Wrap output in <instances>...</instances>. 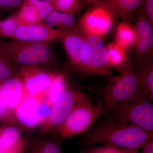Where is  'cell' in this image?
<instances>
[{"mask_svg": "<svg viewBox=\"0 0 153 153\" xmlns=\"http://www.w3.org/2000/svg\"><path fill=\"white\" fill-rule=\"evenodd\" d=\"M153 139V132L116 118L97 127L86 134L82 141L89 146L102 143L137 150Z\"/></svg>", "mask_w": 153, "mask_h": 153, "instance_id": "cell-1", "label": "cell"}, {"mask_svg": "<svg viewBox=\"0 0 153 153\" xmlns=\"http://www.w3.org/2000/svg\"><path fill=\"white\" fill-rule=\"evenodd\" d=\"M52 44V41H0V49L2 57L19 68L39 66L55 61L56 56Z\"/></svg>", "mask_w": 153, "mask_h": 153, "instance_id": "cell-2", "label": "cell"}, {"mask_svg": "<svg viewBox=\"0 0 153 153\" xmlns=\"http://www.w3.org/2000/svg\"><path fill=\"white\" fill-rule=\"evenodd\" d=\"M118 67L120 74L110 77L109 81L102 92L105 110L128 100L140 91L135 65L129 53L126 52L124 60Z\"/></svg>", "mask_w": 153, "mask_h": 153, "instance_id": "cell-3", "label": "cell"}, {"mask_svg": "<svg viewBox=\"0 0 153 153\" xmlns=\"http://www.w3.org/2000/svg\"><path fill=\"white\" fill-rule=\"evenodd\" d=\"M101 105H94L82 92L77 102L57 133L61 139L85 133L105 111Z\"/></svg>", "mask_w": 153, "mask_h": 153, "instance_id": "cell-4", "label": "cell"}, {"mask_svg": "<svg viewBox=\"0 0 153 153\" xmlns=\"http://www.w3.org/2000/svg\"><path fill=\"white\" fill-rule=\"evenodd\" d=\"M118 119L153 132V105L140 91L128 100L108 110Z\"/></svg>", "mask_w": 153, "mask_h": 153, "instance_id": "cell-5", "label": "cell"}, {"mask_svg": "<svg viewBox=\"0 0 153 153\" xmlns=\"http://www.w3.org/2000/svg\"><path fill=\"white\" fill-rule=\"evenodd\" d=\"M79 59V71L109 77L113 76L102 37L88 36L81 49Z\"/></svg>", "mask_w": 153, "mask_h": 153, "instance_id": "cell-6", "label": "cell"}, {"mask_svg": "<svg viewBox=\"0 0 153 153\" xmlns=\"http://www.w3.org/2000/svg\"><path fill=\"white\" fill-rule=\"evenodd\" d=\"M91 6L78 24L88 36L103 37L111 28L114 16L105 0Z\"/></svg>", "mask_w": 153, "mask_h": 153, "instance_id": "cell-7", "label": "cell"}, {"mask_svg": "<svg viewBox=\"0 0 153 153\" xmlns=\"http://www.w3.org/2000/svg\"><path fill=\"white\" fill-rule=\"evenodd\" d=\"M82 92L65 88L61 91L52 105L49 119L41 125V131L43 133L57 131L66 120Z\"/></svg>", "mask_w": 153, "mask_h": 153, "instance_id": "cell-8", "label": "cell"}, {"mask_svg": "<svg viewBox=\"0 0 153 153\" xmlns=\"http://www.w3.org/2000/svg\"><path fill=\"white\" fill-rule=\"evenodd\" d=\"M135 17L134 45L137 62L153 60V25L145 16L141 7Z\"/></svg>", "mask_w": 153, "mask_h": 153, "instance_id": "cell-9", "label": "cell"}, {"mask_svg": "<svg viewBox=\"0 0 153 153\" xmlns=\"http://www.w3.org/2000/svg\"><path fill=\"white\" fill-rule=\"evenodd\" d=\"M18 75L28 96L46 92L57 74L39 66H27L18 68Z\"/></svg>", "mask_w": 153, "mask_h": 153, "instance_id": "cell-10", "label": "cell"}, {"mask_svg": "<svg viewBox=\"0 0 153 153\" xmlns=\"http://www.w3.org/2000/svg\"><path fill=\"white\" fill-rule=\"evenodd\" d=\"M63 31L48 27L44 23L20 25L15 33L16 41L45 42L59 40Z\"/></svg>", "mask_w": 153, "mask_h": 153, "instance_id": "cell-11", "label": "cell"}, {"mask_svg": "<svg viewBox=\"0 0 153 153\" xmlns=\"http://www.w3.org/2000/svg\"><path fill=\"white\" fill-rule=\"evenodd\" d=\"M88 35L76 24L73 27L63 31L59 40L73 66L79 70L80 66V54Z\"/></svg>", "mask_w": 153, "mask_h": 153, "instance_id": "cell-12", "label": "cell"}, {"mask_svg": "<svg viewBox=\"0 0 153 153\" xmlns=\"http://www.w3.org/2000/svg\"><path fill=\"white\" fill-rule=\"evenodd\" d=\"M46 92L26 97L14 110L16 121L27 128H33L41 125V121L36 113V109Z\"/></svg>", "mask_w": 153, "mask_h": 153, "instance_id": "cell-13", "label": "cell"}, {"mask_svg": "<svg viewBox=\"0 0 153 153\" xmlns=\"http://www.w3.org/2000/svg\"><path fill=\"white\" fill-rule=\"evenodd\" d=\"M26 97L24 84L19 75L10 77L0 84V98L13 111Z\"/></svg>", "mask_w": 153, "mask_h": 153, "instance_id": "cell-14", "label": "cell"}, {"mask_svg": "<svg viewBox=\"0 0 153 153\" xmlns=\"http://www.w3.org/2000/svg\"><path fill=\"white\" fill-rule=\"evenodd\" d=\"M144 0H105L115 19L130 23L135 17Z\"/></svg>", "mask_w": 153, "mask_h": 153, "instance_id": "cell-15", "label": "cell"}, {"mask_svg": "<svg viewBox=\"0 0 153 153\" xmlns=\"http://www.w3.org/2000/svg\"><path fill=\"white\" fill-rule=\"evenodd\" d=\"M136 72L140 90L153 100V60L137 62Z\"/></svg>", "mask_w": 153, "mask_h": 153, "instance_id": "cell-16", "label": "cell"}, {"mask_svg": "<svg viewBox=\"0 0 153 153\" xmlns=\"http://www.w3.org/2000/svg\"><path fill=\"white\" fill-rule=\"evenodd\" d=\"M21 132L13 125L0 128V153H6L22 145Z\"/></svg>", "mask_w": 153, "mask_h": 153, "instance_id": "cell-17", "label": "cell"}, {"mask_svg": "<svg viewBox=\"0 0 153 153\" xmlns=\"http://www.w3.org/2000/svg\"><path fill=\"white\" fill-rule=\"evenodd\" d=\"M44 23L50 27L65 31L76 25L74 15L53 10L48 15Z\"/></svg>", "mask_w": 153, "mask_h": 153, "instance_id": "cell-18", "label": "cell"}, {"mask_svg": "<svg viewBox=\"0 0 153 153\" xmlns=\"http://www.w3.org/2000/svg\"><path fill=\"white\" fill-rule=\"evenodd\" d=\"M16 16L20 25L44 23L39 10L29 0H26Z\"/></svg>", "mask_w": 153, "mask_h": 153, "instance_id": "cell-19", "label": "cell"}, {"mask_svg": "<svg viewBox=\"0 0 153 153\" xmlns=\"http://www.w3.org/2000/svg\"><path fill=\"white\" fill-rule=\"evenodd\" d=\"M135 38L134 29L129 23L122 22L118 25L116 30L115 43L126 49L134 45Z\"/></svg>", "mask_w": 153, "mask_h": 153, "instance_id": "cell-20", "label": "cell"}, {"mask_svg": "<svg viewBox=\"0 0 153 153\" xmlns=\"http://www.w3.org/2000/svg\"><path fill=\"white\" fill-rule=\"evenodd\" d=\"M105 48L110 65L119 67L125 58L126 49L115 42L108 44Z\"/></svg>", "mask_w": 153, "mask_h": 153, "instance_id": "cell-21", "label": "cell"}, {"mask_svg": "<svg viewBox=\"0 0 153 153\" xmlns=\"http://www.w3.org/2000/svg\"><path fill=\"white\" fill-rule=\"evenodd\" d=\"M20 26L16 14L0 21V37L13 40L16 31Z\"/></svg>", "mask_w": 153, "mask_h": 153, "instance_id": "cell-22", "label": "cell"}, {"mask_svg": "<svg viewBox=\"0 0 153 153\" xmlns=\"http://www.w3.org/2000/svg\"><path fill=\"white\" fill-rule=\"evenodd\" d=\"M80 153H141L136 149H125L112 145L104 144L100 146H89Z\"/></svg>", "mask_w": 153, "mask_h": 153, "instance_id": "cell-23", "label": "cell"}, {"mask_svg": "<svg viewBox=\"0 0 153 153\" xmlns=\"http://www.w3.org/2000/svg\"><path fill=\"white\" fill-rule=\"evenodd\" d=\"M53 5L54 10L74 15L81 8L80 0H56Z\"/></svg>", "mask_w": 153, "mask_h": 153, "instance_id": "cell-24", "label": "cell"}, {"mask_svg": "<svg viewBox=\"0 0 153 153\" xmlns=\"http://www.w3.org/2000/svg\"><path fill=\"white\" fill-rule=\"evenodd\" d=\"M18 75V69L12 62L0 57V84L10 77Z\"/></svg>", "mask_w": 153, "mask_h": 153, "instance_id": "cell-25", "label": "cell"}, {"mask_svg": "<svg viewBox=\"0 0 153 153\" xmlns=\"http://www.w3.org/2000/svg\"><path fill=\"white\" fill-rule=\"evenodd\" d=\"M64 88L63 76L57 74L51 86L45 94V97L51 104H53L58 94Z\"/></svg>", "mask_w": 153, "mask_h": 153, "instance_id": "cell-26", "label": "cell"}, {"mask_svg": "<svg viewBox=\"0 0 153 153\" xmlns=\"http://www.w3.org/2000/svg\"><path fill=\"white\" fill-rule=\"evenodd\" d=\"M52 106V105L46 99L44 96V98L39 102L36 109V113L41 121V124L49 119L51 114Z\"/></svg>", "mask_w": 153, "mask_h": 153, "instance_id": "cell-27", "label": "cell"}, {"mask_svg": "<svg viewBox=\"0 0 153 153\" xmlns=\"http://www.w3.org/2000/svg\"><path fill=\"white\" fill-rule=\"evenodd\" d=\"M16 122L14 111L9 108L0 98V123L6 125H12Z\"/></svg>", "mask_w": 153, "mask_h": 153, "instance_id": "cell-28", "label": "cell"}, {"mask_svg": "<svg viewBox=\"0 0 153 153\" xmlns=\"http://www.w3.org/2000/svg\"><path fill=\"white\" fill-rule=\"evenodd\" d=\"M37 153H62L59 140H49L40 145Z\"/></svg>", "mask_w": 153, "mask_h": 153, "instance_id": "cell-29", "label": "cell"}, {"mask_svg": "<svg viewBox=\"0 0 153 153\" xmlns=\"http://www.w3.org/2000/svg\"><path fill=\"white\" fill-rule=\"evenodd\" d=\"M37 7L42 19L45 20L46 17L52 11L54 10L53 4L44 0H29Z\"/></svg>", "mask_w": 153, "mask_h": 153, "instance_id": "cell-30", "label": "cell"}, {"mask_svg": "<svg viewBox=\"0 0 153 153\" xmlns=\"http://www.w3.org/2000/svg\"><path fill=\"white\" fill-rule=\"evenodd\" d=\"M142 6L145 16L153 25V0H144Z\"/></svg>", "mask_w": 153, "mask_h": 153, "instance_id": "cell-31", "label": "cell"}, {"mask_svg": "<svg viewBox=\"0 0 153 153\" xmlns=\"http://www.w3.org/2000/svg\"><path fill=\"white\" fill-rule=\"evenodd\" d=\"M22 0H0V9L10 10L20 5Z\"/></svg>", "mask_w": 153, "mask_h": 153, "instance_id": "cell-32", "label": "cell"}, {"mask_svg": "<svg viewBox=\"0 0 153 153\" xmlns=\"http://www.w3.org/2000/svg\"><path fill=\"white\" fill-rule=\"evenodd\" d=\"M142 149V153H153V139L148 142Z\"/></svg>", "mask_w": 153, "mask_h": 153, "instance_id": "cell-33", "label": "cell"}, {"mask_svg": "<svg viewBox=\"0 0 153 153\" xmlns=\"http://www.w3.org/2000/svg\"><path fill=\"white\" fill-rule=\"evenodd\" d=\"M83 1H84L86 4L92 5L94 4H96V3L103 1H105V0H83Z\"/></svg>", "mask_w": 153, "mask_h": 153, "instance_id": "cell-34", "label": "cell"}, {"mask_svg": "<svg viewBox=\"0 0 153 153\" xmlns=\"http://www.w3.org/2000/svg\"><path fill=\"white\" fill-rule=\"evenodd\" d=\"M44 1H47L50 2L52 3L53 4V3H54L56 0H44Z\"/></svg>", "mask_w": 153, "mask_h": 153, "instance_id": "cell-35", "label": "cell"}, {"mask_svg": "<svg viewBox=\"0 0 153 153\" xmlns=\"http://www.w3.org/2000/svg\"><path fill=\"white\" fill-rule=\"evenodd\" d=\"M0 57H2L1 54V50H0Z\"/></svg>", "mask_w": 153, "mask_h": 153, "instance_id": "cell-36", "label": "cell"}]
</instances>
